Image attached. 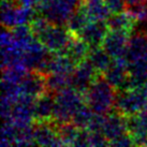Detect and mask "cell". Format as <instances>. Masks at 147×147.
Returning a JSON list of instances; mask_svg holds the SVG:
<instances>
[{
    "instance_id": "obj_10",
    "label": "cell",
    "mask_w": 147,
    "mask_h": 147,
    "mask_svg": "<svg viewBox=\"0 0 147 147\" xmlns=\"http://www.w3.org/2000/svg\"><path fill=\"white\" fill-rule=\"evenodd\" d=\"M99 73L96 71L94 65L88 60V58L84 61L80 62L72 73V87L76 90L85 94L90 85L97 78Z\"/></svg>"
},
{
    "instance_id": "obj_15",
    "label": "cell",
    "mask_w": 147,
    "mask_h": 147,
    "mask_svg": "<svg viewBox=\"0 0 147 147\" xmlns=\"http://www.w3.org/2000/svg\"><path fill=\"white\" fill-rule=\"evenodd\" d=\"M106 24L109 26V29L111 30H117V31H121V32L131 34L133 31L135 25L138 24L135 18L131 13L127 10L125 12L119 13H113L106 21Z\"/></svg>"
},
{
    "instance_id": "obj_8",
    "label": "cell",
    "mask_w": 147,
    "mask_h": 147,
    "mask_svg": "<svg viewBox=\"0 0 147 147\" xmlns=\"http://www.w3.org/2000/svg\"><path fill=\"white\" fill-rule=\"evenodd\" d=\"M130 36L131 34L121 32V31L109 29V31L103 40L102 47L113 59L119 57H126Z\"/></svg>"
},
{
    "instance_id": "obj_21",
    "label": "cell",
    "mask_w": 147,
    "mask_h": 147,
    "mask_svg": "<svg viewBox=\"0 0 147 147\" xmlns=\"http://www.w3.org/2000/svg\"><path fill=\"white\" fill-rule=\"evenodd\" d=\"M57 129L63 146H76V142L82 130L81 128L72 123H68L57 126Z\"/></svg>"
},
{
    "instance_id": "obj_6",
    "label": "cell",
    "mask_w": 147,
    "mask_h": 147,
    "mask_svg": "<svg viewBox=\"0 0 147 147\" xmlns=\"http://www.w3.org/2000/svg\"><path fill=\"white\" fill-rule=\"evenodd\" d=\"M104 76L117 91L126 89L129 82V65L127 58H114L109 69L104 73Z\"/></svg>"
},
{
    "instance_id": "obj_9",
    "label": "cell",
    "mask_w": 147,
    "mask_h": 147,
    "mask_svg": "<svg viewBox=\"0 0 147 147\" xmlns=\"http://www.w3.org/2000/svg\"><path fill=\"white\" fill-rule=\"evenodd\" d=\"M33 139L36 145L63 146L58 133L57 125L53 121L33 123Z\"/></svg>"
},
{
    "instance_id": "obj_13",
    "label": "cell",
    "mask_w": 147,
    "mask_h": 147,
    "mask_svg": "<svg viewBox=\"0 0 147 147\" xmlns=\"http://www.w3.org/2000/svg\"><path fill=\"white\" fill-rule=\"evenodd\" d=\"M107 31L109 26L106 22H90L78 36L89 44L90 49H94L102 46Z\"/></svg>"
},
{
    "instance_id": "obj_2",
    "label": "cell",
    "mask_w": 147,
    "mask_h": 147,
    "mask_svg": "<svg viewBox=\"0 0 147 147\" xmlns=\"http://www.w3.org/2000/svg\"><path fill=\"white\" fill-rule=\"evenodd\" d=\"M84 103V94L73 88L72 86L60 90L55 94L53 123L57 126L71 123L74 113Z\"/></svg>"
},
{
    "instance_id": "obj_16",
    "label": "cell",
    "mask_w": 147,
    "mask_h": 147,
    "mask_svg": "<svg viewBox=\"0 0 147 147\" xmlns=\"http://www.w3.org/2000/svg\"><path fill=\"white\" fill-rule=\"evenodd\" d=\"M82 5L91 22H106L112 13L105 0H82Z\"/></svg>"
},
{
    "instance_id": "obj_11",
    "label": "cell",
    "mask_w": 147,
    "mask_h": 147,
    "mask_svg": "<svg viewBox=\"0 0 147 147\" xmlns=\"http://www.w3.org/2000/svg\"><path fill=\"white\" fill-rule=\"evenodd\" d=\"M21 96L37 99L46 91L45 75L38 71H30L28 75L20 83Z\"/></svg>"
},
{
    "instance_id": "obj_25",
    "label": "cell",
    "mask_w": 147,
    "mask_h": 147,
    "mask_svg": "<svg viewBox=\"0 0 147 147\" xmlns=\"http://www.w3.org/2000/svg\"><path fill=\"white\" fill-rule=\"evenodd\" d=\"M143 146H147V139L145 140V142H144V144H143Z\"/></svg>"
},
{
    "instance_id": "obj_4",
    "label": "cell",
    "mask_w": 147,
    "mask_h": 147,
    "mask_svg": "<svg viewBox=\"0 0 147 147\" xmlns=\"http://www.w3.org/2000/svg\"><path fill=\"white\" fill-rule=\"evenodd\" d=\"M147 105V83L136 88L117 91L115 110L125 117L138 115Z\"/></svg>"
},
{
    "instance_id": "obj_5",
    "label": "cell",
    "mask_w": 147,
    "mask_h": 147,
    "mask_svg": "<svg viewBox=\"0 0 147 147\" xmlns=\"http://www.w3.org/2000/svg\"><path fill=\"white\" fill-rule=\"evenodd\" d=\"M36 14L37 10L31 7L22 5L16 0L1 1V18L3 28L11 30L17 26L29 24Z\"/></svg>"
},
{
    "instance_id": "obj_24",
    "label": "cell",
    "mask_w": 147,
    "mask_h": 147,
    "mask_svg": "<svg viewBox=\"0 0 147 147\" xmlns=\"http://www.w3.org/2000/svg\"><path fill=\"white\" fill-rule=\"evenodd\" d=\"M17 2L22 5H25V7H31V8H34L37 7V4L41 1V0H16Z\"/></svg>"
},
{
    "instance_id": "obj_1",
    "label": "cell",
    "mask_w": 147,
    "mask_h": 147,
    "mask_svg": "<svg viewBox=\"0 0 147 147\" xmlns=\"http://www.w3.org/2000/svg\"><path fill=\"white\" fill-rule=\"evenodd\" d=\"M85 102L96 114L106 115L114 110L117 90L103 74H99L85 94Z\"/></svg>"
},
{
    "instance_id": "obj_7",
    "label": "cell",
    "mask_w": 147,
    "mask_h": 147,
    "mask_svg": "<svg viewBox=\"0 0 147 147\" xmlns=\"http://www.w3.org/2000/svg\"><path fill=\"white\" fill-rule=\"evenodd\" d=\"M102 133L109 141L110 145L116 139L129 133L127 117H125L116 110L106 114L105 120L103 123Z\"/></svg>"
},
{
    "instance_id": "obj_19",
    "label": "cell",
    "mask_w": 147,
    "mask_h": 147,
    "mask_svg": "<svg viewBox=\"0 0 147 147\" xmlns=\"http://www.w3.org/2000/svg\"><path fill=\"white\" fill-rule=\"evenodd\" d=\"M111 58L112 57L106 53V51L103 49L102 46L91 49L89 55H88V60L91 62V65H94L96 71L99 74H103V75L112 63Z\"/></svg>"
},
{
    "instance_id": "obj_3",
    "label": "cell",
    "mask_w": 147,
    "mask_h": 147,
    "mask_svg": "<svg viewBox=\"0 0 147 147\" xmlns=\"http://www.w3.org/2000/svg\"><path fill=\"white\" fill-rule=\"evenodd\" d=\"M82 0H41L36 7L37 12L55 25L65 26L80 8Z\"/></svg>"
},
{
    "instance_id": "obj_18",
    "label": "cell",
    "mask_w": 147,
    "mask_h": 147,
    "mask_svg": "<svg viewBox=\"0 0 147 147\" xmlns=\"http://www.w3.org/2000/svg\"><path fill=\"white\" fill-rule=\"evenodd\" d=\"M46 91L56 94L60 90L72 85V74L49 73L45 75Z\"/></svg>"
},
{
    "instance_id": "obj_22",
    "label": "cell",
    "mask_w": 147,
    "mask_h": 147,
    "mask_svg": "<svg viewBox=\"0 0 147 147\" xmlns=\"http://www.w3.org/2000/svg\"><path fill=\"white\" fill-rule=\"evenodd\" d=\"M94 111L91 110L85 102L74 113L71 123H74L75 126L81 128V129H87L91 123V119L94 117Z\"/></svg>"
},
{
    "instance_id": "obj_17",
    "label": "cell",
    "mask_w": 147,
    "mask_h": 147,
    "mask_svg": "<svg viewBox=\"0 0 147 147\" xmlns=\"http://www.w3.org/2000/svg\"><path fill=\"white\" fill-rule=\"evenodd\" d=\"M76 63L63 53H53L49 63V73H65L72 74L76 67Z\"/></svg>"
},
{
    "instance_id": "obj_14",
    "label": "cell",
    "mask_w": 147,
    "mask_h": 147,
    "mask_svg": "<svg viewBox=\"0 0 147 147\" xmlns=\"http://www.w3.org/2000/svg\"><path fill=\"white\" fill-rule=\"evenodd\" d=\"M90 49H91L89 44L84 39L72 33V38L70 40L69 44L62 53L68 55L76 65H78L80 62L84 61L88 58Z\"/></svg>"
},
{
    "instance_id": "obj_20",
    "label": "cell",
    "mask_w": 147,
    "mask_h": 147,
    "mask_svg": "<svg viewBox=\"0 0 147 147\" xmlns=\"http://www.w3.org/2000/svg\"><path fill=\"white\" fill-rule=\"evenodd\" d=\"M90 22H91L90 18L88 17V15H87V13H86V11H85V9H84V7H83L82 3H81L80 8H78V10L75 11V13L71 16V18L68 21V23H67L65 26H67V28L70 30V32L78 36V34L83 31V29L85 28Z\"/></svg>"
},
{
    "instance_id": "obj_12",
    "label": "cell",
    "mask_w": 147,
    "mask_h": 147,
    "mask_svg": "<svg viewBox=\"0 0 147 147\" xmlns=\"http://www.w3.org/2000/svg\"><path fill=\"white\" fill-rule=\"evenodd\" d=\"M54 109H55V94L45 91L34 101L33 105L34 123L53 121Z\"/></svg>"
},
{
    "instance_id": "obj_23",
    "label": "cell",
    "mask_w": 147,
    "mask_h": 147,
    "mask_svg": "<svg viewBox=\"0 0 147 147\" xmlns=\"http://www.w3.org/2000/svg\"><path fill=\"white\" fill-rule=\"evenodd\" d=\"M128 11L134 17L138 24L147 25V0L135 5L128 7Z\"/></svg>"
}]
</instances>
